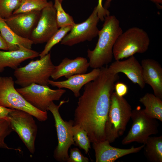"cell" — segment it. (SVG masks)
I'll return each mask as SVG.
<instances>
[{
  "instance_id": "6da1fadb",
  "label": "cell",
  "mask_w": 162,
  "mask_h": 162,
  "mask_svg": "<svg viewBox=\"0 0 162 162\" xmlns=\"http://www.w3.org/2000/svg\"><path fill=\"white\" fill-rule=\"evenodd\" d=\"M99 76L84 86L74 114V124L84 129L91 142L106 140L105 125L111 95L119 78L107 65L100 68Z\"/></svg>"
},
{
  "instance_id": "7a4b0ae2",
  "label": "cell",
  "mask_w": 162,
  "mask_h": 162,
  "mask_svg": "<svg viewBox=\"0 0 162 162\" xmlns=\"http://www.w3.org/2000/svg\"><path fill=\"white\" fill-rule=\"evenodd\" d=\"M101 29L99 30L98 41L93 50L88 49L87 56L89 66L100 68L110 63L113 56V48L118 37L123 32L119 20L114 15L106 16Z\"/></svg>"
},
{
  "instance_id": "3957f363",
  "label": "cell",
  "mask_w": 162,
  "mask_h": 162,
  "mask_svg": "<svg viewBox=\"0 0 162 162\" xmlns=\"http://www.w3.org/2000/svg\"><path fill=\"white\" fill-rule=\"evenodd\" d=\"M132 111L131 106L124 97L112 93L105 128L106 140L110 143L123 134Z\"/></svg>"
},
{
  "instance_id": "277c9868",
  "label": "cell",
  "mask_w": 162,
  "mask_h": 162,
  "mask_svg": "<svg viewBox=\"0 0 162 162\" xmlns=\"http://www.w3.org/2000/svg\"><path fill=\"white\" fill-rule=\"evenodd\" d=\"M54 67L50 53H49L39 59L32 61L25 66L15 69V82L22 87L32 83L48 86V81Z\"/></svg>"
},
{
  "instance_id": "5b68a950",
  "label": "cell",
  "mask_w": 162,
  "mask_h": 162,
  "mask_svg": "<svg viewBox=\"0 0 162 162\" xmlns=\"http://www.w3.org/2000/svg\"><path fill=\"white\" fill-rule=\"evenodd\" d=\"M150 40L143 29L134 27L123 32L118 38L113 48L115 60L127 58L137 53H142L148 49Z\"/></svg>"
},
{
  "instance_id": "8992f818",
  "label": "cell",
  "mask_w": 162,
  "mask_h": 162,
  "mask_svg": "<svg viewBox=\"0 0 162 162\" xmlns=\"http://www.w3.org/2000/svg\"><path fill=\"white\" fill-rule=\"evenodd\" d=\"M14 83L11 76H0V104L28 112L40 121H46L47 112L38 109L28 102L15 88Z\"/></svg>"
},
{
  "instance_id": "52a82bcc",
  "label": "cell",
  "mask_w": 162,
  "mask_h": 162,
  "mask_svg": "<svg viewBox=\"0 0 162 162\" xmlns=\"http://www.w3.org/2000/svg\"><path fill=\"white\" fill-rule=\"evenodd\" d=\"M69 101L68 99L62 100L58 105L52 102L48 108V111L51 112L55 120L58 139V144L54 151L53 156L56 160L59 161H67L69 157V149L71 145L75 144L72 129L74 123L72 121H64L59 110L61 106Z\"/></svg>"
},
{
  "instance_id": "ba28073f",
  "label": "cell",
  "mask_w": 162,
  "mask_h": 162,
  "mask_svg": "<svg viewBox=\"0 0 162 162\" xmlns=\"http://www.w3.org/2000/svg\"><path fill=\"white\" fill-rule=\"evenodd\" d=\"M130 119L132 124L122 140V145L134 142L145 145L149 137L158 133L159 124L157 120L148 116L140 106L132 110Z\"/></svg>"
},
{
  "instance_id": "9c48e42d",
  "label": "cell",
  "mask_w": 162,
  "mask_h": 162,
  "mask_svg": "<svg viewBox=\"0 0 162 162\" xmlns=\"http://www.w3.org/2000/svg\"><path fill=\"white\" fill-rule=\"evenodd\" d=\"M33 116L21 110L13 109L8 116V121L29 151L34 154L38 127Z\"/></svg>"
},
{
  "instance_id": "30bf717a",
  "label": "cell",
  "mask_w": 162,
  "mask_h": 162,
  "mask_svg": "<svg viewBox=\"0 0 162 162\" xmlns=\"http://www.w3.org/2000/svg\"><path fill=\"white\" fill-rule=\"evenodd\" d=\"M16 89L30 104L44 111H48L51 102L59 100L66 92L62 88L52 89L48 86L35 83Z\"/></svg>"
},
{
  "instance_id": "8fae6325",
  "label": "cell",
  "mask_w": 162,
  "mask_h": 162,
  "mask_svg": "<svg viewBox=\"0 0 162 162\" xmlns=\"http://www.w3.org/2000/svg\"><path fill=\"white\" fill-rule=\"evenodd\" d=\"M96 7L83 22L75 23L61 41V44L71 46L86 41H91L98 35L97 25L100 20Z\"/></svg>"
},
{
  "instance_id": "7c38bea8",
  "label": "cell",
  "mask_w": 162,
  "mask_h": 162,
  "mask_svg": "<svg viewBox=\"0 0 162 162\" xmlns=\"http://www.w3.org/2000/svg\"><path fill=\"white\" fill-rule=\"evenodd\" d=\"M58 28L56 10L52 4L41 11L39 19L29 39L35 44L47 42Z\"/></svg>"
},
{
  "instance_id": "4fadbf2b",
  "label": "cell",
  "mask_w": 162,
  "mask_h": 162,
  "mask_svg": "<svg viewBox=\"0 0 162 162\" xmlns=\"http://www.w3.org/2000/svg\"><path fill=\"white\" fill-rule=\"evenodd\" d=\"M41 11L13 14L4 20L8 26L19 36L29 39L40 16Z\"/></svg>"
},
{
  "instance_id": "5bb4252c",
  "label": "cell",
  "mask_w": 162,
  "mask_h": 162,
  "mask_svg": "<svg viewBox=\"0 0 162 162\" xmlns=\"http://www.w3.org/2000/svg\"><path fill=\"white\" fill-rule=\"evenodd\" d=\"M110 143L105 140L93 143V148L95 152L96 162H114L125 155L139 152L143 149L144 145L129 148H121L113 147Z\"/></svg>"
},
{
  "instance_id": "9a60e30c",
  "label": "cell",
  "mask_w": 162,
  "mask_h": 162,
  "mask_svg": "<svg viewBox=\"0 0 162 162\" xmlns=\"http://www.w3.org/2000/svg\"><path fill=\"white\" fill-rule=\"evenodd\" d=\"M108 68L115 74L123 73L133 83L137 84L141 88H144L146 84L143 78L142 67L134 56L124 60H115Z\"/></svg>"
},
{
  "instance_id": "2e32d148",
  "label": "cell",
  "mask_w": 162,
  "mask_h": 162,
  "mask_svg": "<svg viewBox=\"0 0 162 162\" xmlns=\"http://www.w3.org/2000/svg\"><path fill=\"white\" fill-rule=\"evenodd\" d=\"M143 78L145 84L152 88L154 94L162 99V68L155 60L150 58L142 60Z\"/></svg>"
},
{
  "instance_id": "e0dca14e",
  "label": "cell",
  "mask_w": 162,
  "mask_h": 162,
  "mask_svg": "<svg viewBox=\"0 0 162 162\" xmlns=\"http://www.w3.org/2000/svg\"><path fill=\"white\" fill-rule=\"evenodd\" d=\"M89 67L85 58L78 57L74 59L65 58L57 66H55L51 78L54 80L65 76L67 79L76 74L86 73Z\"/></svg>"
},
{
  "instance_id": "ac0fdd59",
  "label": "cell",
  "mask_w": 162,
  "mask_h": 162,
  "mask_svg": "<svg viewBox=\"0 0 162 162\" xmlns=\"http://www.w3.org/2000/svg\"><path fill=\"white\" fill-rule=\"evenodd\" d=\"M100 68H93L88 73L73 75L66 80L54 81L49 80V84L58 88H66L72 91L76 97L80 96V91L88 83L95 80L99 75Z\"/></svg>"
},
{
  "instance_id": "d6986e66",
  "label": "cell",
  "mask_w": 162,
  "mask_h": 162,
  "mask_svg": "<svg viewBox=\"0 0 162 162\" xmlns=\"http://www.w3.org/2000/svg\"><path fill=\"white\" fill-rule=\"evenodd\" d=\"M39 55L38 52L26 48L14 51H0V73L6 67L15 69L23 61L38 57Z\"/></svg>"
},
{
  "instance_id": "ffe728a7",
  "label": "cell",
  "mask_w": 162,
  "mask_h": 162,
  "mask_svg": "<svg viewBox=\"0 0 162 162\" xmlns=\"http://www.w3.org/2000/svg\"><path fill=\"white\" fill-rule=\"evenodd\" d=\"M0 34L7 44L8 51L24 48L31 49L33 44L29 39L22 37L15 33L8 26L4 19L0 17Z\"/></svg>"
},
{
  "instance_id": "44dd1931",
  "label": "cell",
  "mask_w": 162,
  "mask_h": 162,
  "mask_svg": "<svg viewBox=\"0 0 162 162\" xmlns=\"http://www.w3.org/2000/svg\"><path fill=\"white\" fill-rule=\"evenodd\" d=\"M139 101L145 106L143 110L148 116L162 122V99L148 93L140 98Z\"/></svg>"
},
{
  "instance_id": "7402d4cb",
  "label": "cell",
  "mask_w": 162,
  "mask_h": 162,
  "mask_svg": "<svg viewBox=\"0 0 162 162\" xmlns=\"http://www.w3.org/2000/svg\"><path fill=\"white\" fill-rule=\"evenodd\" d=\"M143 148L144 154L151 162H162V136H150Z\"/></svg>"
},
{
  "instance_id": "603a6c76",
  "label": "cell",
  "mask_w": 162,
  "mask_h": 162,
  "mask_svg": "<svg viewBox=\"0 0 162 162\" xmlns=\"http://www.w3.org/2000/svg\"><path fill=\"white\" fill-rule=\"evenodd\" d=\"M53 4L47 0H21L18 8L13 14L26 13L34 11H41L44 8Z\"/></svg>"
},
{
  "instance_id": "cb8c5ba5",
  "label": "cell",
  "mask_w": 162,
  "mask_h": 162,
  "mask_svg": "<svg viewBox=\"0 0 162 162\" xmlns=\"http://www.w3.org/2000/svg\"><path fill=\"white\" fill-rule=\"evenodd\" d=\"M72 129L75 144L83 149L86 153H87L91 148V142L87 133L78 125H73Z\"/></svg>"
},
{
  "instance_id": "d4e9b609",
  "label": "cell",
  "mask_w": 162,
  "mask_h": 162,
  "mask_svg": "<svg viewBox=\"0 0 162 162\" xmlns=\"http://www.w3.org/2000/svg\"><path fill=\"white\" fill-rule=\"evenodd\" d=\"M72 26H67L60 28L51 36L45 46L43 50L39 53V56L42 58L49 53L52 47L61 42L64 37L71 30Z\"/></svg>"
},
{
  "instance_id": "484cf974",
  "label": "cell",
  "mask_w": 162,
  "mask_h": 162,
  "mask_svg": "<svg viewBox=\"0 0 162 162\" xmlns=\"http://www.w3.org/2000/svg\"><path fill=\"white\" fill-rule=\"evenodd\" d=\"M53 6L56 10V20L58 28L67 26H73L75 23L72 17L66 13L63 9L62 2L54 0Z\"/></svg>"
},
{
  "instance_id": "4316f807",
  "label": "cell",
  "mask_w": 162,
  "mask_h": 162,
  "mask_svg": "<svg viewBox=\"0 0 162 162\" xmlns=\"http://www.w3.org/2000/svg\"><path fill=\"white\" fill-rule=\"evenodd\" d=\"M21 0H0V17L4 19L10 17L19 7Z\"/></svg>"
},
{
  "instance_id": "83f0119b",
  "label": "cell",
  "mask_w": 162,
  "mask_h": 162,
  "mask_svg": "<svg viewBox=\"0 0 162 162\" xmlns=\"http://www.w3.org/2000/svg\"><path fill=\"white\" fill-rule=\"evenodd\" d=\"M9 121L0 119V150L7 149L19 150V149L9 147L5 142V138L13 131Z\"/></svg>"
},
{
  "instance_id": "f1b7e54d",
  "label": "cell",
  "mask_w": 162,
  "mask_h": 162,
  "mask_svg": "<svg viewBox=\"0 0 162 162\" xmlns=\"http://www.w3.org/2000/svg\"><path fill=\"white\" fill-rule=\"evenodd\" d=\"M88 159L85 157L76 148H70L68 162H88Z\"/></svg>"
},
{
  "instance_id": "f546056e",
  "label": "cell",
  "mask_w": 162,
  "mask_h": 162,
  "mask_svg": "<svg viewBox=\"0 0 162 162\" xmlns=\"http://www.w3.org/2000/svg\"><path fill=\"white\" fill-rule=\"evenodd\" d=\"M114 90L116 94L119 97H124L128 92V86L123 82H118L115 83Z\"/></svg>"
},
{
  "instance_id": "4dcf8cb0",
  "label": "cell",
  "mask_w": 162,
  "mask_h": 162,
  "mask_svg": "<svg viewBox=\"0 0 162 162\" xmlns=\"http://www.w3.org/2000/svg\"><path fill=\"white\" fill-rule=\"evenodd\" d=\"M103 0H98V4L96 6L98 12V15L100 20L104 21L105 18L110 15V13L107 9L104 8L102 2Z\"/></svg>"
},
{
  "instance_id": "1f68e13d",
  "label": "cell",
  "mask_w": 162,
  "mask_h": 162,
  "mask_svg": "<svg viewBox=\"0 0 162 162\" xmlns=\"http://www.w3.org/2000/svg\"><path fill=\"white\" fill-rule=\"evenodd\" d=\"M12 109L5 107L0 104V119L8 121L9 114Z\"/></svg>"
},
{
  "instance_id": "d6a6232c",
  "label": "cell",
  "mask_w": 162,
  "mask_h": 162,
  "mask_svg": "<svg viewBox=\"0 0 162 162\" xmlns=\"http://www.w3.org/2000/svg\"><path fill=\"white\" fill-rule=\"evenodd\" d=\"M0 49L8 51L9 48L7 44L0 34Z\"/></svg>"
},
{
  "instance_id": "836d02e7",
  "label": "cell",
  "mask_w": 162,
  "mask_h": 162,
  "mask_svg": "<svg viewBox=\"0 0 162 162\" xmlns=\"http://www.w3.org/2000/svg\"><path fill=\"white\" fill-rule=\"evenodd\" d=\"M112 0H106L104 6V8L107 9L110 7V3Z\"/></svg>"
},
{
  "instance_id": "e575fe53",
  "label": "cell",
  "mask_w": 162,
  "mask_h": 162,
  "mask_svg": "<svg viewBox=\"0 0 162 162\" xmlns=\"http://www.w3.org/2000/svg\"><path fill=\"white\" fill-rule=\"evenodd\" d=\"M155 4L160 5L162 4V0H149Z\"/></svg>"
},
{
  "instance_id": "d590c367",
  "label": "cell",
  "mask_w": 162,
  "mask_h": 162,
  "mask_svg": "<svg viewBox=\"0 0 162 162\" xmlns=\"http://www.w3.org/2000/svg\"><path fill=\"white\" fill-rule=\"evenodd\" d=\"M59 0V1H60V2H62V1L63 0Z\"/></svg>"
}]
</instances>
